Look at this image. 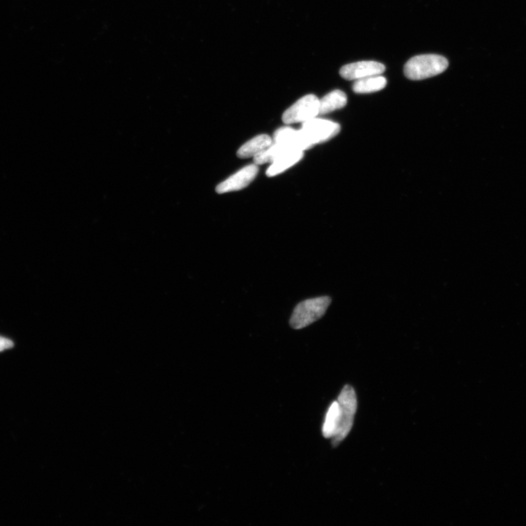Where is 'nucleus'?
<instances>
[{"mask_svg": "<svg viewBox=\"0 0 526 526\" xmlns=\"http://www.w3.org/2000/svg\"><path fill=\"white\" fill-rule=\"evenodd\" d=\"M448 60L438 54H422L411 58L404 66L405 77L412 81L429 79L444 72Z\"/></svg>", "mask_w": 526, "mask_h": 526, "instance_id": "1", "label": "nucleus"}, {"mask_svg": "<svg viewBox=\"0 0 526 526\" xmlns=\"http://www.w3.org/2000/svg\"><path fill=\"white\" fill-rule=\"evenodd\" d=\"M332 302V297L321 296L299 303L294 309L290 320L291 327L295 330L303 329L320 320Z\"/></svg>", "mask_w": 526, "mask_h": 526, "instance_id": "2", "label": "nucleus"}, {"mask_svg": "<svg viewBox=\"0 0 526 526\" xmlns=\"http://www.w3.org/2000/svg\"><path fill=\"white\" fill-rule=\"evenodd\" d=\"M338 402L340 405V424L338 431L333 438L334 447L338 446L350 432L357 408V396L354 388L346 385L341 390Z\"/></svg>", "mask_w": 526, "mask_h": 526, "instance_id": "3", "label": "nucleus"}, {"mask_svg": "<svg viewBox=\"0 0 526 526\" xmlns=\"http://www.w3.org/2000/svg\"><path fill=\"white\" fill-rule=\"evenodd\" d=\"M320 100L308 95L298 100L282 116L285 124L304 123L319 115Z\"/></svg>", "mask_w": 526, "mask_h": 526, "instance_id": "4", "label": "nucleus"}, {"mask_svg": "<svg viewBox=\"0 0 526 526\" xmlns=\"http://www.w3.org/2000/svg\"><path fill=\"white\" fill-rule=\"evenodd\" d=\"M341 130L339 124L329 120L314 118L303 123L302 131L314 146L334 139Z\"/></svg>", "mask_w": 526, "mask_h": 526, "instance_id": "5", "label": "nucleus"}, {"mask_svg": "<svg viewBox=\"0 0 526 526\" xmlns=\"http://www.w3.org/2000/svg\"><path fill=\"white\" fill-rule=\"evenodd\" d=\"M385 70L383 64L375 61L357 62L343 66L340 70L341 77L348 81L379 76Z\"/></svg>", "mask_w": 526, "mask_h": 526, "instance_id": "6", "label": "nucleus"}, {"mask_svg": "<svg viewBox=\"0 0 526 526\" xmlns=\"http://www.w3.org/2000/svg\"><path fill=\"white\" fill-rule=\"evenodd\" d=\"M258 172V164H249L219 184L216 191L219 194H223L242 189L254 181Z\"/></svg>", "mask_w": 526, "mask_h": 526, "instance_id": "7", "label": "nucleus"}, {"mask_svg": "<svg viewBox=\"0 0 526 526\" xmlns=\"http://www.w3.org/2000/svg\"><path fill=\"white\" fill-rule=\"evenodd\" d=\"M274 143L287 146L293 151H305L314 146L304 132L291 127H284L278 129L274 134Z\"/></svg>", "mask_w": 526, "mask_h": 526, "instance_id": "8", "label": "nucleus"}, {"mask_svg": "<svg viewBox=\"0 0 526 526\" xmlns=\"http://www.w3.org/2000/svg\"><path fill=\"white\" fill-rule=\"evenodd\" d=\"M273 144V140L268 134H260L245 144L237 152L239 158L254 157Z\"/></svg>", "mask_w": 526, "mask_h": 526, "instance_id": "9", "label": "nucleus"}, {"mask_svg": "<svg viewBox=\"0 0 526 526\" xmlns=\"http://www.w3.org/2000/svg\"><path fill=\"white\" fill-rule=\"evenodd\" d=\"M348 103V97L341 90H334L320 100L319 115L341 109Z\"/></svg>", "mask_w": 526, "mask_h": 526, "instance_id": "10", "label": "nucleus"}, {"mask_svg": "<svg viewBox=\"0 0 526 526\" xmlns=\"http://www.w3.org/2000/svg\"><path fill=\"white\" fill-rule=\"evenodd\" d=\"M304 152L293 151L284 155L270 165L266 171L268 177L277 176L293 167L304 157Z\"/></svg>", "mask_w": 526, "mask_h": 526, "instance_id": "11", "label": "nucleus"}, {"mask_svg": "<svg viewBox=\"0 0 526 526\" xmlns=\"http://www.w3.org/2000/svg\"><path fill=\"white\" fill-rule=\"evenodd\" d=\"M387 85V80L381 75L356 80L353 86L354 93L368 94L379 92Z\"/></svg>", "mask_w": 526, "mask_h": 526, "instance_id": "12", "label": "nucleus"}, {"mask_svg": "<svg viewBox=\"0 0 526 526\" xmlns=\"http://www.w3.org/2000/svg\"><path fill=\"white\" fill-rule=\"evenodd\" d=\"M340 405L337 401L330 405L326 414L323 427V434L327 439L334 438L338 431L340 424Z\"/></svg>", "mask_w": 526, "mask_h": 526, "instance_id": "13", "label": "nucleus"}, {"mask_svg": "<svg viewBox=\"0 0 526 526\" xmlns=\"http://www.w3.org/2000/svg\"><path fill=\"white\" fill-rule=\"evenodd\" d=\"M293 150L281 144L274 143L269 146L263 153L254 157V162L256 164H263L265 163H273L284 155H286Z\"/></svg>", "mask_w": 526, "mask_h": 526, "instance_id": "14", "label": "nucleus"}, {"mask_svg": "<svg viewBox=\"0 0 526 526\" xmlns=\"http://www.w3.org/2000/svg\"><path fill=\"white\" fill-rule=\"evenodd\" d=\"M14 347L13 342L5 337H0V352L11 349Z\"/></svg>", "mask_w": 526, "mask_h": 526, "instance_id": "15", "label": "nucleus"}]
</instances>
